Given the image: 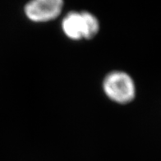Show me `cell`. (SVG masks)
<instances>
[{"label":"cell","mask_w":161,"mask_h":161,"mask_svg":"<svg viewBox=\"0 0 161 161\" xmlns=\"http://www.w3.org/2000/svg\"><path fill=\"white\" fill-rule=\"evenodd\" d=\"M103 89L107 97L117 104H128L136 96L133 79L127 72L120 71L111 72L105 76Z\"/></svg>","instance_id":"6da1fadb"},{"label":"cell","mask_w":161,"mask_h":161,"mask_svg":"<svg viewBox=\"0 0 161 161\" xmlns=\"http://www.w3.org/2000/svg\"><path fill=\"white\" fill-rule=\"evenodd\" d=\"M62 0H33L24 7V13L28 19L34 22H46L57 18L62 13Z\"/></svg>","instance_id":"7a4b0ae2"},{"label":"cell","mask_w":161,"mask_h":161,"mask_svg":"<svg viewBox=\"0 0 161 161\" xmlns=\"http://www.w3.org/2000/svg\"><path fill=\"white\" fill-rule=\"evenodd\" d=\"M62 30L68 38L73 40L83 39V19L81 12H70L62 21Z\"/></svg>","instance_id":"3957f363"},{"label":"cell","mask_w":161,"mask_h":161,"mask_svg":"<svg viewBox=\"0 0 161 161\" xmlns=\"http://www.w3.org/2000/svg\"><path fill=\"white\" fill-rule=\"evenodd\" d=\"M83 19V39L91 40L98 34L100 23L95 16L88 12H81Z\"/></svg>","instance_id":"277c9868"}]
</instances>
